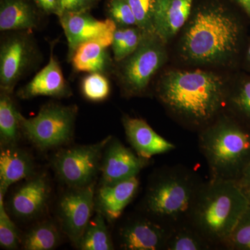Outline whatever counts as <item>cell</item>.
Returning a JSON list of instances; mask_svg holds the SVG:
<instances>
[{
	"instance_id": "1",
	"label": "cell",
	"mask_w": 250,
	"mask_h": 250,
	"mask_svg": "<svg viewBox=\"0 0 250 250\" xmlns=\"http://www.w3.org/2000/svg\"><path fill=\"white\" fill-rule=\"evenodd\" d=\"M158 98L181 120L202 129L220 114L228 100L219 75L205 70H172L161 79Z\"/></svg>"
},
{
	"instance_id": "2",
	"label": "cell",
	"mask_w": 250,
	"mask_h": 250,
	"mask_svg": "<svg viewBox=\"0 0 250 250\" xmlns=\"http://www.w3.org/2000/svg\"><path fill=\"white\" fill-rule=\"evenodd\" d=\"M181 44V53L195 65L223 63L236 53L240 27L223 5H203L192 12Z\"/></svg>"
},
{
	"instance_id": "3",
	"label": "cell",
	"mask_w": 250,
	"mask_h": 250,
	"mask_svg": "<svg viewBox=\"0 0 250 250\" xmlns=\"http://www.w3.org/2000/svg\"><path fill=\"white\" fill-rule=\"evenodd\" d=\"M249 207L237 181L210 179L202 184L188 224L212 246L223 245Z\"/></svg>"
},
{
	"instance_id": "4",
	"label": "cell",
	"mask_w": 250,
	"mask_h": 250,
	"mask_svg": "<svg viewBox=\"0 0 250 250\" xmlns=\"http://www.w3.org/2000/svg\"><path fill=\"white\" fill-rule=\"evenodd\" d=\"M203 182L182 166L164 167L153 174L143 202L146 215L171 229L188 223Z\"/></svg>"
},
{
	"instance_id": "5",
	"label": "cell",
	"mask_w": 250,
	"mask_h": 250,
	"mask_svg": "<svg viewBox=\"0 0 250 250\" xmlns=\"http://www.w3.org/2000/svg\"><path fill=\"white\" fill-rule=\"evenodd\" d=\"M199 147L210 178L238 181L250 162V130L228 116H218L202 129Z\"/></svg>"
},
{
	"instance_id": "6",
	"label": "cell",
	"mask_w": 250,
	"mask_h": 250,
	"mask_svg": "<svg viewBox=\"0 0 250 250\" xmlns=\"http://www.w3.org/2000/svg\"><path fill=\"white\" fill-rule=\"evenodd\" d=\"M166 43L155 33H146L137 49L121 62H115L112 74L122 93L133 98L142 95L167 60Z\"/></svg>"
},
{
	"instance_id": "7",
	"label": "cell",
	"mask_w": 250,
	"mask_h": 250,
	"mask_svg": "<svg viewBox=\"0 0 250 250\" xmlns=\"http://www.w3.org/2000/svg\"><path fill=\"white\" fill-rule=\"evenodd\" d=\"M77 113L76 105L50 102L42 105L36 116L27 118L21 113V130L41 150L62 147L73 137Z\"/></svg>"
},
{
	"instance_id": "8",
	"label": "cell",
	"mask_w": 250,
	"mask_h": 250,
	"mask_svg": "<svg viewBox=\"0 0 250 250\" xmlns=\"http://www.w3.org/2000/svg\"><path fill=\"white\" fill-rule=\"evenodd\" d=\"M3 34L0 42V90L14 94L18 83L37 70L43 57L33 31Z\"/></svg>"
},
{
	"instance_id": "9",
	"label": "cell",
	"mask_w": 250,
	"mask_h": 250,
	"mask_svg": "<svg viewBox=\"0 0 250 250\" xmlns=\"http://www.w3.org/2000/svg\"><path fill=\"white\" fill-rule=\"evenodd\" d=\"M111 138L108 136L94 144L59 150L54 156L52 164L61 180L70 188L86 187L94 183L101 172L104 152Z\"/></svg>"
},
{
	"instance_id": "10",
	"label": "cell",
	"mask_w": 250,
	"mask_h": 250,
	"mask_svg": "<svg viewBox=\"0 0 250 250\" xmlns=\"http://www.w3.org/2000/svg\"><path fill=\"white\" fill-rule=\"evenodd\" d=\"M95 182L70 188L59 202L58 215L62 232L77 247L95 208Z\"/></svg>"
},
{
	"instance_id": "11",
	"label": "cell",
	"mask_w": 250,
	"mask_h": 250,
	"mask_svg": "<svg viewBox=\"0 0 250 250\" xmlns=\"http://www.w3.org/2000/svg\"><path fill=\"white\" fill-rule=\"evenodd\" d=\"M58 18L67 39V58L71 57L77 46L87 41H98L111 47L117 28L111 20H98L90 11L62 13Z\"/></svg>"
},
{
	"instance_id": "12",
	"label": "cell",
	"mask_w": 250,
	"mask_h": 250,
	"mask_svg": "<svg viewBox=\"0 0 250 250\" xmlns=\"http://www.w3.org/2000/svg\"><path fill=\"white\" fill-rule=\"evenodd\" d=\"M171 229L146 215L125 223L119 229L118 242L125 250H165Z\"/></svg>"
},
{
	"instance_id": "13",
	"label": "cell",
	"mask_w": 250,
	"mask_h": 250,
	"mask_svg": "<svg viewBox=\"0 0 250 250\" xmlns=\"http://www.w3.org/2000/svg\"><path fill=\"white\" fill-rule=\"evenodd\" d=\"M149 164V159L138 155L112 137L105 147L102 161V184H111L136 177Z\"/></svg>"
},
{
	"instance_id": "14",
	"label": "cell",
	"mask_w": 250,
	"mask_h": 250,
	"mask_svg": "<svg viewBox=\"0 0 250 250\" xmlns=\"http://www.w3.org/2000/svg\"><path fill=\"white\" fill-rule=\"evenodd\" d=\"M54 42L50 46L48 62L24 86L17 92L18 98L30 100L37 97H50L56 99L70 98L71 87L62 73L60 62L54 55Z\"/></svg>"
},
{
	"instance_id": "15",
	"label": "cell",
	"mask_w": 250,
	"mask_h": 250,
	"mask_svg": "<svg viewBox=\"0 0 250 250\" xmlns=\"http://www.w3.org/2000/svg\"><path fill=\"white\" fill-rule=\"evenodd\" d=\"M50 192L46 176L41 174L29 177L11 197L10 211L18 219L35 218L45 209Z\"/></svg>"
},
{
	"instance_id": "16",
	"label": "cell",
	"mask_w": 250,
	"mask_h": 250,
	"mask_svg": "<svg viewBox=\"0 0 250 250\" xmlns=\"http://www.w3.org/2000/svg\"><path fill=\"white\" fill-rule=\"evenodd\" d=\"M122 122L126 139L141 157L149 160L154 156L170 152L176 148L173 143L157 134L141 118L124 116Z\"/></svg>"
},
{
	"instance_id": "17",
	"label": "cell",
	"mask_w": 250,
	"mask_h": 250,
	"mask_svg": "<svg viewBox=\"0 0 250 250\" xmlns=\"http://www.w3.org/2000/svg\"><path fill=\"white\" fill-rule=\"evenodd\" d=\"M138 176L111 184H102L95 192V208L110 223L121 218L123 211L137 193Z\"/></svg>"
},
{
	"instance_id": "18",
	"label": "cell",
	"mask_w": 250,
	"mask_h": 250,
	"mask_svg": "<svg viewBox=\"0 0 250 250\" xmlns=\"http://www.w3.org/2000/svg\"><path fill=\"white\" fill-rule=\"evenodd\" d=\"M195 0H157L154 31L166 44L181 30L192 14Z\"/></svg>"
},
{
	"instance_id": "19",
	"label": "cell",
	"mask_w": 250,
	"mask_h": 250,
	"mask_svg": "<svg viewBox=\"0 0 250 250\" xmlns=\"http://www.w3.org/2000/svg\"><path fill=\"white\" fill-rule=\"evenodd\" d=\"M43 15L32 0H0V31H34Z\"/></svg>"
},
{
	"instance_id": "20",
	"label": "cell",
	"mask_w": 250,
	"mask_h": 250,
	"mask_svg": "<svg viewBox=\"0 0 250 250\" xmlns=\"http://www.w3.org/2000/svg\"><path fill=\"white\" fill-rule=\"evenodd\" d=\"M34 164L24 149L15 146L1 147L0 152V194L5 195L13 184L32 177Z\"/></svg>"
},
{
	"instance_id": "21",
	"label": "cell",
	"mask_w": 250,
	"mask_h": 250,
	"mask_svg": "<svg viewBox=\"0 0 250 250\" xmlns=\"http://www.w3.org/2000/svg\"><path fill=\"white\" fill-rule=\"evenodd\" d=\"M108 47L100 41H87L77 46L69 62L75 71L108 75L113 72L115 64Z\"/></svg>"
},
{
	"instance_id": "22",
	"label": "cell",
	"mask_w": 250,
	"mask_h": 250,
	"mask_svg": "<svg viewBox=\"0 0 250 250\" xmlns=\"http://www.w3.org/2000/svg\"><path fill=\"white\" fill-rule=\"evenodd\" d=\"M14 94L0 90V142L1 147L15 146L22 134L20 114Z\"/></svg>"
},
{
	"instance_id": "23",
	"label": "cell",
	"mask_w": 250,
	"mask_h": 250,
	"mask_svg": "<svg viewBox=\"0 0 250 250\" xmlns=\"http://www.w3.org/2000/svg\"><path fill=\"white\" fill-rule=\"evenodd\" d=\"M106 219L97 213L87 225L77 248L81 250H112L114 249Z\"/></svg>"
},
{
	"instance_id": "24",
	"label": "cell",
	"mask_w": 250,
	"mask_h": 250,
	"mask_svg": "<svg viewBox=\"0 0 250 250\" xmlns=\"http://www.w3.org/2000/svg\"><path fill=\"white\" fill-rule=\"evenodd\" d=\"M213 246L190 224H184L171 229L166 250H206Z\"/></svg>"
},
{
	"instance_id": "25",
	"label": "cell",
	"mask_w": 250,
	"mask_h": 250,
	"mask_svg": "<svg viewBox=\"0 0 250 250\" xmlns=\"http://www.w3.org/2000/svg\"><path fill=\"white\" fill-rule=\"evenodd\" d=\"M60 241V233L55 225L43 222L27 231L22 244L25 250H51L57 248Z\"/></svg>"
},
{
	"instance_id": "26",
	"label": "cell",
	"mask_w": 250,
	"mask_h": 250,
	"mask_svg": "<svg viewBox=\"0 0 250 250\" xmlns=\"http://www.w3.org/2000/svg\"><path fill=\"white\" fill-rule=\"evenodd\" d=\"M144 32L139 27H117L111 44L114 62L124 60L137 49Z\"/></svg>"
},
{
	"instance_id": "27",
	"label": "cell",
	"mask_w": 250,
	"mask_h": 250,
	"mask_svg": "<svg viewBox=\"0 0 250 250\" xmlns=\"http://www.w3.org/2000/svg\"><path fill=\"white\" fill-rule=\"evenodd\" d=\"M81 89L86 100L93 103H101L109 97L111 84L107 75L94 72L88 74L83 79Z\"/></svg>"
},
{
	"instance_id": "28",
	"label": "cell",
	"mask_w": 250,
	"mask_h": 250,
	"mask_svg": "<svg viewBox=\"0 0 250 250\" xmlns=\"http://www.w3.org/2000/svg\"><path fill=\"white\" fill-rule=\"evenodd\" d=\"M223 246L230 250H250V205Z\"/></svg>"
},
{
	"instance_id": "29",
	"label": "cell",
	"mask_w": 250,
	"mask_h": 250,
	"mask_svg": "<svg viewBox=\"0 0 250 250\" xmlns=\"http://www.w3.org/2000/svg\"><path fill=\"white\" fill-rule=\"evenodd\" d=\"M104 10L106 18L111 20L117 27H138L134 13L125 0H106Z\"/></svg>"
},
{
	"instance_id": "30",
	"label": "cell",
	"mask_w": 250,
	"mask_h": 250,
	"mask_svg": "<svg viewBox=\"0 0 250 250\" xmlns=\"http://www.w3.org/2000/svg\"><path fill=\"white\" fill-rule=\"evenodd\" d=\"M134 13L138 27L146 33H155L154 14L157 0H125Z\"/></svg>"
},
{
	"instance_id": "31",
	"label": "cell",
	"mask_w": 250,
	"mask_h": 250,
	"mask_svg": "<svg viewBox=\"0 0 250 250\" xmlns=\"http://www.w3.org/2000/svg\"><path fill=\"white\" fill-rule=\"evenodd\" d=\"M4 197L0 194V246L3 249L16 250L19 243L18 229L8 214Z\"/></svg>"
},
{
	"instance_id": "32",
	"label": "cell",
	"mask_w": 250,
	"mask_h": 250,
	"mask_svg": "<svg viewBox=\"0 0 250 250\" xmlns=\"http://www.w3.org/2000/svg\"><path fill=\"white\" fill-rule=\"evenodd\" d=\"M237 111L250 120V81L244 82L230 98Z\"/></svg>"
},
{
	"instance_id": "33",
	"label": "cell",
	"mask_w": 250,
	"mask_h": 250,
	"mask_svg": "<svg viewBox=\"0 0 250 250\" xmlns=\"http://www.w3.org/2000/svg\"><path fill=\"white\" fill-rule=\"evenodd\" d=\"M62 13L90 11L101 0H59Z\"/></svg>"
},
{
	"instance_id": "34",
	"label": "cell",
	"mask_w": 250,
	"mask_h": 250,
	"mask_svg": "<svg viewBox=\"0 0 250 250\" xmlns=\"http://www.w3.org/2000/svg\"><path fill=\"white\" fill-rule=\"evenodd\" d=\"M32 1L46 16L54 15L59 17L62 13L59 0H32Z\"/></svg>"
},
{
	"instance_id": "35",
	"label": "cell",
	"mask_w": 250,
	"mask_h": 250,
	"mask_svg": "<svg viewBox=\"0 0 250 250\" xmlns=\"http://www.w3.org/2000/svg\"><path fill=\"white\" fill-rule=\"evenodd\" d=\"M237 182L240 184L241 187H246L250 186V162L247 166L246 170L243 172L241 178L238 179Z\"/></svg>"
},
{
	"instance_id": "36",
	"label": "cell",
	"mask_w": 250,
	"mask_h": 250,
	"mask_svg": "<svg viewBox=\"0 0 250 250\" xmlns=\"http://www.w3.org/2000/svg\"><path fill=\"white\" fill-rule=\"evenodd\" d=\"M250 18V0H236Z\"/></svg>"
},
{
	"instance_id": "37",
	"label": "cell",
	"mask_w": 250,
	"mask_h": 250,
	"mask_svg": "<svg viewBox=\"0 0 250 250\" xmlns=\"http://www.w3.org/2000/svg\"><path fill=\"white\" fill-rule=\"evenodd\" d=\"M242 188H243V192H244L245 195H246L250 205V186Z\"/></svg>"
},
{
	"instance_id": "38",
	"label": "cell",
	"mask_w": 250,
	"mask_h": 250,
	"mask_svg": "<svg viewBox=\"0 0 250 250\" xmlns=\"http://www.w3.org/2000/svg\"><path fill=\"white\" fill-rule=\"evenodd\" d=\"M247 57H248V61L250 62V45L248 49V52H247Z\"/></svg>"
}]
</instances>
